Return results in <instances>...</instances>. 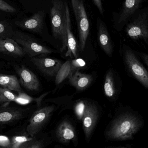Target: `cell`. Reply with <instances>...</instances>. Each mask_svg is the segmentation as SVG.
Wrapping results in <instances>:
<instances>
[{
    "instance_id": "obj_1",
    "label": "cell",
    "mask_w": 148,
    "mask_h": 148,
    "mask_svg": "<svg viewBox=\"0 0 148 148\" xmlns=\"http://www.w3.org/2000/svg\"><path fill=\"white\" fill-rule=\"evenodd\" d=\"M143 116L131 108H127L117 115L110 123L105 132V137L110 140H131L144 127Z\"/></svg>"
},
{
    "instance_id": "obj_2",
    "label": "cell",
    "mask_w": 148,
    "mask_h": 148,
    "mask_svg": "<svg viewBox=\"0 0 148 148\" xmlns=\"http://www.w3.org/2000/svg\"><path fill=\"white\" fill-rule=\"evenodd\" d=\"M122 55L128 74L148 89V71L142 63L136 51L126 44L122 47Z\"/></svg>"
},
{
    "instance_id": "obj_3",
    "label": "cell",
    "mask_w": 148,
    "mask_h": 148,
    "mask_svg": "<svg viewBox=\"0 0 148 148\" xmlns=\"http://www.w3.org/2000/svg\"><path fill=\"white\" fill-rule=\"evenodd\" d=\"M50 22L55 38L61 41L62 52L67 48V18L66 5L61 0H53Z\"/></svg>"
},
{
    "instance_id": "obj_4",
    "label": "cell",
    "mask_w": 148,
    "mask_h": 148,
    "mask_svg": "<svg viewBox=\"0 0 148 148\" xmlns=\"http://www.w3.org/2000/svg\"><path fill=\"white\" fill-rule=\"evenodd\" d=\"M124 28L126 35L130 40L143 41L148 46V5L138 10Z\"/></svg>"
},
{
    "instance_id": "obj_5",
    "label": "cell",
    "mask_w": 148,
    "mask_h": 148,
    "mask_svg": "<svg viewBox=\"0 0 148 148\" xmlns=\"http://www.w3.org/2000/svg\"><path fill=\"white\" fill-rule=\"evenodd\" d=\"M79 36V47L81 51L85 47L89 33V22L82 0H71Z\"/></svg>"
},
{
    "instance_id": "obj_6",
    "label": "cell",
    "mask_w": 148,
    "mask_h": 148,
    "mask_svg": "<svg viewBox=\"0 0 148 148\" xmlns=\"http://www.w3.org/2000/svg\"><path fill=\"white\" fill-rule=\"evenodd\" d=\"M14 40L21 46L25 54L29 57H35L39 55L51 54L53 50L36 41L27 34L16 31L14 35Z\"/></svg>"
},
{
    "instance_id": "obj_7",
    "label": "cell",
    "mask_w": 148,
    "mask_h": 148,
    "mask_svg": "<svg viewBox=\"0 0 148 148\" xmlns=\"http://www.w3.org/2000/svg\"><path fill=\"white\" fill-rule=\"evenodd\" d=\"M147 0H123L121 10L116 14L114 24L118 31H121L132 17L142 8Z\"/></svg>"
},
{
    "instance_id": "obj_8",
    "label": "cell",
    "mask_w": 148,
    "mask_h": 148,
    "mask_svg": "<svg viewBox=\"0 0 148 148\" xmlns=\"http://www.w3.org/2000/svg\"><path fill=\"white\" fill-rule=\"evenodd\" d=\"M55 109V106L51 105L42 108L34 113L27 127V132L31 137H34L41 130Z\"/></svg>"
},
{
    "instance_id": "obj_9",
    "label": "cell",
    "mask_w": 148,
    "mask_h": 148,
    "mask_svg": "<svg viewBox=\"0 0 148 148\" xmlns=\"http://www.w3.org/2000/svg\"><path fill=\"white\" fill-rule=\"evenodd\" d=\"M31 61L42 74L47 76H56L62 65L60 60L48 57H31Z\"/></svg>"
},
{
    "instance_id": "obj_10",
    "label": "cell",
    "mask_w": 148,
    "mask_h": 148,
    "mask_svg": "<svg viewBox=\"0 0 148 148\" xmlns=\"http://www.w3.org/2000/svg\"><path fill=\"white\" fill-rule=\"evenodd\" d=\"M98 117L97 107L94 103H88L82 120L85 138L90 139Z\"/></svg>"
},
{
    "instance_id": "obj_11",
    "label": "cell",
    "mask_w": 148,
    "mask_h": 148,
    "mask_svg": "<svg viewBox=\"0 0 148 148\" xmlns=\"http://www.w3.org/2000/svg\"><path fill=\"white\" fill-rule=\"evenodd\" d=\"M0 105V128L21 120L25 114L24 109Z\"/></svg>"
},
{
    "instance_id": "obj_12",
    "label": "cell",
    "mask_w": 148,
    "mask_h": 148,
    "mask_svg": "<svg viewBox=\"0 0 148 148\" xmlns=\"http://www.w3.org/2000/svg\"><path fill=\"white\" fill-rule=\"evenodd\" d=\"M16 72L19 76L20 84L28 90L37 91L40 87V83L36 76L25 66L16 68Z\"/></svg>"
},
{
    "instance_id": "obj_13",
    "label": "cell",
    "mask_w": 148,
    "mask_h": 148,
    "mask_svg": "<svg viewBox=\"0 0 148 148\" xmlns=\"http://www.w3.org/2000/svg\"><path fill=\"white\" fill-rule=\"evenodd\" d=\"M44 17V12L39 11L29 18L21 21L16 22V24L23 29L39 32L43 28Z\"/></svg>"
},
{
    "instance_id": "obj_14",
    "label": "cell",
    "mask_w": 148,
    "mask_h": 148,
    "mask_svg": "<svg viewBox=\"0 0 148 148\" xmlns=\"http://www.w3.org/2000/svg\"><path fill=\"white\" fill-rule=\"evenodd\" d=\"M66 14L67 18V51L66 54V56H71L77 58V44L71 29V18L69 8L66 3Z\"/></svg>"
},
{
    "instance_id": "obj_15",
    "label": "cell",
    "mask_w": 148,
    "mask_h": 148,
    "mask_svg": "<svg viewBox=\"0 0 148 148\" xmlns=\"http://www.w3.org/2000/svg\"><path fill=\"white\" fill-rule=\"evenodd\" d=\"M98 41L106 54L111 57L114 51V46L107 28L101 21L99 23L98 27Z\"/></svg>"
},
{
    "instance_id": "obj_16",
    "label": "cell",
    "mask_w": 148,
    "mask_h": 148,
    "mask_svg": "<svg viewBox=\"0 0 148 148\" xmlns=\"http://www.w3.org/2000/svg\"><path fill=\"white\" fill-rule=\"evenodd\" d=\"M56 137L62 143H68L75 138V131L71 123L67 120L62 122L56 132Z\"/></svg>"
},
{
    "instance_id": "obj_17",
    "label": "cell",
    "mask_w": 148,
    "mask_h": 148,
    "mask_svg": "<svg viewBox=\"0 0 148 148\" xmlns=\"http://www.w3.org/2000/svg\"><path fill=\"white\" fill-rule=\"evenodd\" d=\"M69 79L70 84L80 91L87 88L93 81L91 75L82 74L79 70L76 71Z\"/></svg>"
},
{
    "instance_id": "obj_18",
    "label": "cell",
    "mask_w": 148,
    "mask_h": 148,
    "mask_svg": "<svg viewBox=\"0 0 148 148\" xmlns=\"http://www.w3.org/2000/svg\"><path fill=\"white\" fill-rule=\"evenodd\" d=\"M0 87L18 93L22 92L19 80L13 75L0 74Z\"/></svg>"
},
{
    "instance_id": "obj_19",
    "label": "cell",
    "mask_w": 148,
    "mask_h": 148,
    "mask_svg": "<svg viewBox=\"0 0 148 148\" xmlns=\"http://www.w3.org/2000/svg\"><path fill=\"white\" fill-rule=\"evenodd\" d=\"M2 47L3 53L17 56H22L25 54L23 49L13 39L6 38L2 39Z\"/></svg>"
},
{
    "instance_id": "obj_20",
    "label": "cell",
    "mask_w": 148,
    "mask_h": 148,
    "mask_svg": "<svg viewBox=\"0 0 148 148\" xmlns=\"http://www.w3.org/2000/svg\"><path fill=\"white\" fill-rule=\"evenodd\" d=\"M103 90L104 94L108 98L114 99L117 96V90L116 87L114 74L112 70H110L106 74Z\"/></svg>"
},
{
    "instance_id": "obj_21",
    "label": "cell",
    "mask_w": 148,
    "mask_h": 148,
    "mask_svg": "<svg viewBox=\"0 0 148 148\" xmlns=\"http://www.w3.org/2000/svg\"><path fill=\"white\" fill-rule=\"evenodd\" d=\"M71 69V62L66 61L62 64L56 76V85H58L68 78Z\"/></svg>"
},
{
    "instance_id": "obj_22",
    "label": "cell",
    "mask_w": 148,
    "mask_h": 148,
    "mask_svg": "<svg viewBox=\"0 0 148 148\" xmlns=\"http://www.w3.org/2000/svg\"><path fill=\"white\" fill-rule=\"evenodd\" d=\"M49 92L43 94L40 97L37 98H34L29 96L28 95L22 92L18 93L19 94L17 95V98L15 102L21 105H26L33 101L36 102L38 106H40L42 101L44 97L49 94Z\"/></svg>"
},
{
    "instance_id": "obj_23",
    "label": "cell",
    "mask_w": 148,
    "mask_h": 148,
    "mask_svg": "<svg viewBox=\"0 0 148 148\" xmlns=\"http://www.w3.org/2000/svg\"><path fill=\"white\" fill-rule=\"evenodd\" d=\"M88 103L84 101H80L76 103L74 107V111L77 119L82 120L86 109Z\"/></svg>"
},
{
    "instance_id": "obj_24",
    "label": "cell",
    "mask_w": 148,
    "mask_h": 148,
    "mask_svg": "<svg viewBox=\"0 0 148 148\" xmlns=\"http://www.w3.org/2000/svg\"><path fill=\"white\" fill-rule=\"evenodd\" d=\"M86 63L83 59L76 58L71 62V69L70 74L69 76L68 79L71 77L76 71L79 70L81 68L85 66Z\"/></svg>"
},
{
    "instance_id": "obj_25",
    "label": "cell",
    "mask_w": 148,
    "mask_h": 148,
    "mask_svg": "<svg viewBox=\"0 0 148 148\" xmlns=\"http://www.w3.org/2000/svg\"><path fill=\"white\" fill-rule=\"evenodd\" d=\"M43 147V144L40 141L30 140L25 142L21 145V148H41Z\"/></svg>"
},
{
    "instance_id": "obj_26",
    "label": "cell",
    "mask_w": 148,
    "mask_h": 148,
    "mask_svg": "<svg viewBox=\"0 0 148 148\" xmlns=\"http://www.w3.org/2000/svg\"><path fill=\"white\" fill-rule=\"evenodd\" d=\"M0 93L11 102H15L17 98V95L12 93V91L8 89L0 87Z\"/></svg>"
},
{
    "instance_id": "obj_27",
    "label": "cell",
    "mask_w": 148,
    "mask_h": 148,
    "mask_svg": "<svg viewBox=\"0 0 148 148\" xmlns=\"http://www.w3.org/2000/svg\"><path fill=\"white\" fill-rule=\"evenodd\" d=\"M0 10L8 13H14L16 10L3 0H0Z\"/></svg>"
},
{
    "instance_id": "obj_28",
    "label": "cell",
    "mask_w": 148,
    "mask_h": 148,
    "mask_svg": "<svg viewBox=\"0 0 148 148\" xmlns=\"http://www.w3.org/2000/svg\"><path fill=\"white\" fill-rule=\"evenodd\" d=\"M140 59H141L148 67V54L143 52L136 51Z\"/></svg>"
},
{
    "instance_id": "obj_29",
    "label": "cell",
    "mask_w": 148,
    "mask_h": 148,
    "mask_svg": "<svg viewBox=\"0 0 148 148\" xmlns=\"http://www.w3.org/2000/svg\"><path fill=\"white\" fill-rule=\"evenodd\" d=\"M95 5L97 6L99 12L101 14L103 13V8L102 3L101 0H93Z\"/></svg>"
},
{
    "instance_id": "obj_30",
    "label": "cell",
    "mask_w": 148,
    "mask_h": 148,
    "mask_svg": "<svg viewBox=\"0 0 148 148\" xmlns=\"http://www.w3.org/2000/svg\"><path fill=\"white\" fill-rule=\"evenodd\" d=\"M10 102V101L0 93V105H8Z\"/></svg>"
},
{
    "instance_id": "obj_31",
    "label": "cell",
    "mask_w": 148,
    "mask_h": 148,
    "mask_svg": "<svg viewBox=\"0 0 148 148\" xmlns=\"http://www.w3.org/2000/svg\"><path fill=\"white\" fill-rule=\"evenodd\" d=\"M5 26L3 23H0V34H2L5 31Z\"/></svg>"
},
{
    "instance_id": "obj_32",
    "label": "cell",
    "mask_w": 148,
    "mask_h": 148,
    "mask_svg": "<svg viewBox=\"0 0 148 148\" xmlns=\"http://www.w3.org/2000/svg\"><path fill=\"white\" fill-rule=\"evenodd\" d=\"M2 39L3 38H1V37H0V52H1V53H4V52H3V49L1 45V42Z\"/></svg>"
},
{
    "instance_id": "obj_33",
    "label": "cell",
    "mask_w": 148,
    "mask_h": 148,
    "mask_svg": "<svg viewBox=\"0 0 148 148\" xmlns=\"http://www.w3.org/2000/svg\"><path fill=\"white\" fill-rule=\"evenodd\" d=\"M0 148H2L1 147V146H0Z\"/></svg>"
}]
</instances>
